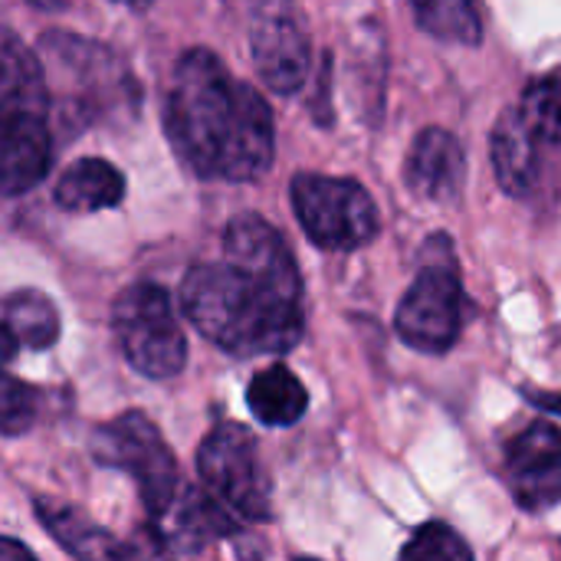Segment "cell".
<instances>
[{
	"label": "cell",
	"mask_w": 561,
	"mask_h": 561,
	"mask_svg": "<svg viewBox=\"0 0 561 561\" xmlns=\"http://www.w3.org/2000/svg\"><path fill=\"white\" fill-rule=\"evenodd\" d=\"M523 125L529 128L533 141L539 145L546 164L549 151L561 154V76H539L523 89V99L516 105Z\"/></svg>",
	"instance_id": "19"
},
{
	"label": "cell",
	"mask_w": 561,
	"mask_h": 561,
	"mask_svg": "<svg viewBox=\"0 0 561 561\" xmlns=\"http://www.w3.org/2000/svg\"><path fill=\"white\" fill-rule=\"evenodd\" d=\"M296 561H319V559H296Z\"/></svg>",
	"instance_id": "26"
},
{
	"label": "cell",
	"mask_w": 561,
	"mask_h": 561,
	"mask_svg": "<svg viewBox=\"0 0 561 561\" xmlns=\"http://www.w3.org/2000/svg\"><path fill=\"white\" fill-rule=\"evenodd\" d=\"M250 53L260 79L273 92L293 95L306 85L312 69V46L289 7H260L253 13Z\"/></svg>",
	"instance_id": "10"
},
{
	"label": "cell",
	"mask_w": 561,
	"mask_h": 561,
	"mask_svg": "<svg viewBox=\"0 0 561 561\" xmlns=\"http://www.w3.org/2000/svg\"><path fill=\"white\" fill-rule=\"evenodd\" d=\"M128 561H171V546L158 526H145L135 539H128Z\"/></svg>",
	"instance_id": "23"
},
{
	"label": "cell",
	"mask_w": 561,
	"mask_h": 561,
	"mask_svg": "<svg viewBox=\"0 0 561 561\" xmlns=\"http://www.w3.org/2000/svg\"><path fill=\"white\" fill-rule=\"evenodd\" d=\"M108 325L118 352L138 375L151 381L181 375L187 362V335L164 286L145 279L125 286L112 299Z\"/></svg>",
	"instance_id": "5"
},
{
	"label": "cell",
	"mask_w": 561,
	"mask_h": 561,
	"mask_svg": "<svg viewBox=\"0 0 561 561\" xmlns=\"http://www.w3.org/2000/svg\"><path fill=\"white\" fill-rule=\"evenodd\" d=\"M53 201L66 214H95L118 207L125 201V174L105 158H79L56 178Z\"/></svg>",
	"instance_id": "16"
},
{
	"label": "cell",
	"mask_w": 561,
	"mask_h": 561,
	"mask_svg": "<svg viewBox=\"0 0 561 561\" xmlns=\"http://www.w3.org/2000/svg\"><path fill=\"white\" fill-rule=\"evenodd\" d=\"M89 454L99 467L125 470L135 480L138 500L151 519L161 523L171 513L178 500V460L145 411H125L95 427L89 437Z\"/></svg>",
	"instance_id": "6"
},
{
	"label": "cell",
	"mask_w": 561,
	"mask_h": 561,
	"mask_svg": "<svg viewBox=\"0 0 561 561\" xmlns=\"http://www.w3.org/2000/svg\"><path fill=\"white\" fill-rule=\"evenodd\" d=\"M467 312L470 299L463 293L454 243L447 233H434L424 247V266L398 302L394 332L414 352L444 355L460 342Z\"/></svg>",
	"instance_id": "4"
},
{
	"label": "cell",
	"mask_w": 561,
	"mask_h": 561,
	"mask_svg": "<svg viewBox=\"0 0 561 561\" xmlns=\"http://www.w3.org/2000/svg\"><path fill=\"white\" fill-rule=\"evenodd\" d=\"M0 561H36V556L23 542H16L13 536H3L0 539Z\"/></svg>",
	"instance_id": "25"
},
{
	"label": "cell",
	"mask_w": 561,
	"mask_h": 561,
	"mask_svg": "<svg viewBox=\"0 0 561 561\" xmlns=\"http://www.w3.org/2000/svg\"><path fill=\"white\" fill-rule=\"evenodd\" d=\"M197 473L201 486L240 519L266 523L273 516V486L247 424L220 421L197 447Z\"/></svg>",
	"instance_id": "8"
},
{
	"label": "cell",
	"mask_w": 561,
	"mask_h": 561,
	"mask_svg": "<svg viewBox=\"0 0 561 561\" xmlns=\"http://www.w3.org/2000/svg\"><path fill=\"white\" fill-rule=\"evenodd\" d=\"M529 404H536L542 414H552V417H561V394H552V391H523Z\"/></svg>",
	"instance_id": "24"
},
{
	"label": "cell",
	"mask_w": 561,
	"mask_h": 561,
	"mask_svg": "<svg viewBox=\"0 0 561 561\" xmlns=\"http://www.w3.org/2000/svg\"><path fill=\"white\" fill-rule=\"evenodd\" d=\"M33 513L43 523L46 536L76 561H128V542L115 539L108 529L92 523L82 510L49 496H36Z\"/></svg>",
	"instance_id": "15"
},
{
	"label": "cell",
	"mask_w": 561,
	"mask_h": 561,
	"mask_svg": "<svg viewBox=\"0 0 561 561\" xmlns=\"http://www.w3.org/2000/svg\"><path fill=\"white\" fill-rule=\"evenodd\" d=\"M490 158L496 181L510 197H529L546 178V158L533 141L529 128L523 125L516 105L500 115L490 135Z\"/></svg>",
	"instance_id": "14"
},
{
	"label": "cell",
	"mask_w": 561,
	"mask_h": 561,
	"mask_svg": "<svg viewBox=\"0 0 561 561\" xmlns=\"http://www.w3.org/2000/svg\"><path fill=\"white\" fill-rule=\"evenodd\" d=\"M503 477L519 510L546 513L561 503V431L533 421L503 447Z\"/></svg>",
	"instance_id": "9"
},
{
	"label": "cell",
	"mask_w": 561,
	"mask_h": 561,
	"mask_svg": "<svg viewBox=\"0 0 561 561\" xmlns=\"http://www.w3.org/2000/svg\"><path fill=\"white\" fill-rule=\"evenodd\" d=\"M247 408L263 427H293L309 411V391L293 368L270 365L250 378Z\"/></svg>",
	"instance_id": "18"
},
{
	"label": "cell",
	"mask_w": 561,
	"mask_h": 561,
	"mask_svg": "<svg viewBox=\"0 0 561 561\" xmlns=\"http://www.w3.org/2000/svg\"><path fill=\"white\" fill-rule=\"evenodd\" d=\"M404 184L414 197L431 204H454L467 184V154L454 131L424 128L404 158Z\"/></svg>",
	"instance_id": "11"
},
{
	"label": "cell",
	"mask_w": 561,
	"mask_h": 561,
	"mask_svg": "<svg viewBox=\"0 0 561 561\" xmlns=\"http://www.w3.org/2000/svg\"><path fill=\"white\" fill-rule=\"evenodd\" d=\"M161 122L174 154L197 178L250 184L273 168L276 122L270 102L250 82L233 79L207 46L178 56Z\"/></svg>",
	"instance_id": "2"
},
{
	"label": "cell",
	"mask_w": 561,
	"mask_h": 561,
	"mask_svg": "<svg viewBox=\"0 0 561 561\" xmlns=\"http://www.w3.org/2000/svg\"><path fill=\"white\" fill-rule=\"evenodd\" d=\"M53 164L46 115H0V184L7 197L33 191Z\"/></svg>",
	"instance_id": "12"
},
{
	"label": "cell",
	"mask_w": 561,
	"mask_h": 561,
	"mask_svg": "<svg viewBox=\"0 0 561 561\" xmlns=\"http://www.w3.org/2000/svg\"><path fill=\"white\" fill-rule=\"evenodd\" d=\"M39 388L20 381L16 375L7 371L3 378V391H0V431L3 437H20L26 434L36 417H39Z\"/></svg>",
	"instance_id": "22"
},
{
	"label": "cell",
	"mask_w": 561,
	"mask_h": 561,
	"mask_svg": "<svg viewBox=\"0 0 561 561\" xmlns=\"http://www.w3.org/2000/svg\"><path fill=\"white\" fill-rule=\"evenodd\" d=\"M233 533H240V516L227 510L204 486H184V493H178L171 513L164 516V529H161L171 552H184V556H197L207 546L230 539Z\"/></svg>",
	"instance_id": "13"
},
{
	"label": "cell",
	"mask_w": 561,
	"mask_h": 561,
	"mask_svg": "<svg viewBox=\"0 0 561 561\" xmlns=\"http://www.w3.org/2000/svg\"><path fill=\"white\" fill-rule=\"evenodd\" d=\"M59 339V312L53 299L39 289H13L3 299V365L16 358L20 348L43 352Z\"/></svg>",
	"instance_id": "17"
},
{
	"label": "cell",
	"mask_w": 561,
	"mask_h": 561,
	"mask_svg": "<svg viewBox=\"0 0 561 561\" xmlns=\"http://www.w3.org/2000/svg\"><path fill=\"white\" fill-rule=\"evenodd\" d=\"M289 197L299 227L319 250L352 253L368 247L381 230L375 197L355 178L299 171L289 184Z\"/></svg>",
	"instance_id": "7"
},
{
	"label": "cell",
	"mask_w": 561,
	"mask_h": 561,
	"mask_svg": "<svg viewBox=\"0 0 561 561\" xmlns=\"http://www.w3.org/2000/svg\"><path fill=\"white\" fill-rule=\"evenodd\" d=\"M398 561H477L470 542L447 523H424L401 549Z\"/></svg>",
	"instance_id": "21"
},
{
	"label": "cell",
	"mask_w": 561,
	"mask_h": 561,
	"mask_svg": "<svg viewBox=\"0 0 561 561\" xmlns=\"http://www.w3.org/2000/svg\"><path fill=\"white\" fill-rule=\"evenodd\" d=\"M414 20L424 33L460 43V46H480L483 43V20L480 10L467 0H434V3H417Z\"/></svg>",
	"instance_id": "20"
},
{
	"label": "cell",
	"mask_w": 561,
	"mask_h": 561,
	"mask_svg": "<svg viewBox=\"0 0 561 561\" xmlns=\"http://www.w3.org/2000/svg\"><path fill=\"white\" fill-rule=\"evenodd\" d=\"M39 49L46 56L43 66H49L46 76L59 79V102L79 128L102 122L112 112H135L138 82L115 49L62 30L43 33Z\"/></svg>",
	"instance_id": "3"
},
{
	"label": "cell",
	"mask_w": 561,
	"mask_h": 561,
	"mask_svg": "<svg viewBox=\"0 0 561 561\" xmlns=\"http://www.w3.org/2000/svg\"><path fill=\"white\" fill-rule=\"evenodd\" d=\"M178 299L184 319L233 358L286 355L306 335L299 266L260 214L227 224L224 260L191 266Z\"/></svg>",
	"instance_id": "1"
}]
</instances>
